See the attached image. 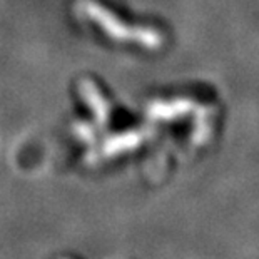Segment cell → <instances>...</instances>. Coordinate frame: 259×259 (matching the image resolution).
<instances>
[{"label":"cell","instance_id":"obj_2","mask_svg":"<svg viewBox=\"0 0 259 259\" xmlns=\"http://www.w3.org/2000/svg\"><path fill=\"white\" fill-rule=\"evenodd\" d=\"M80 94H82V97L89 102V106L94 109L97 119L101 120V122H106L107 120V106H106L104 97L101 96V92H99L97 85L94 84L92 80L84 79L80 82Z\"/></svg>","mask_w":259,"mask_h":259},{"label":"cell","instance_id":"obj_1","mask_svg":"<svg viewBox=\"0 0 259 259\" xmlns=\"http://www.w3.org/2000/svg\"><path fill=\"white\" fill-rule=\"evenodd\" d=\"M77 9L87 19L94 20L106 34L120 42H134L137 46H142L149 51H156L164 44V37L154 27H142V25H125L122 20H119L115 15L104 5L97 4L96 0H79Z\"/></svg>","mask_w":259,"mask_h":259}]
</instances>
